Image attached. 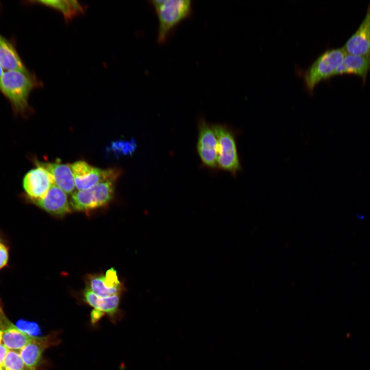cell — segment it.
<instances>
[{
  "instance_id": "6da1fadb",
  "label": "cell",
  "mask_w": 370,
  "mask_h": 370,
  "mask_svg": "<svg viewBox=\"0 0 370 370\" xmlns=\"http://www.w3.org/2000/svg\"><path fill=\"white\" fill-rule=\"evenodd\" d=\"M37 83L29 72L5 71L2 77L0 90L17 113L25 114L29 108V95Z\"/></svg>"
},
{
  "instance_id": "7a4b0ae2",
  "label": "cell",
  "mask_w": 370,
  "mask_h": 370,
  "mask_svg": "<svg viewBox=\"0 0 370 370\" xmlns=\"http://www.w3.org/2000/svg\"><path fill=\"white\" fill-rule=\"evenodd\" d=\"M158 20L157 40L165 41L176 26L193 11L190 0H151Z\"/></svg>"
},
{
  "instance_id": "3957f363",
  "label": "cell",
  "mask_w": 370,
  "mask_h": 370,
  "mask_svg": "<svg viewBox=\"0 0 370 370\" xmlns=\"http://www.w3.org/2000/svg\"><path fill=\"white\" fill-rule=\"evenodd\" d=\"M115 181H102L89 189L73 192L70 199L71 207L76 211H87L106 206L113 198Z\"/></svg>"
},
{
  "instance_id": "277c9868",
  "label": "cell",
  "mask_w": 370,
  "mask_h": 370,
  "mask_svg": "<svg viewBox=\"0 0 370 370\" xmlns=\"http://www.w3.org/2000/svg\"><path fill=\"white\" fill-rule=\"evenodd\" d=\"M218 140L217 166L235 176L242 170L234 132L226 125H212Z\"/></svg>"
},
{
  "instance_id": "5b68a950",
  "label": "cell",
  "mask_w": 370,
  "mask_h": 370,
  "mask_svg": "<svg viewBox=\"0 0 370 370\" xmlns=\"http://www.w3.org/2000/svg\"><path fill=\"white\" fill-rule=\"evenodd\" d=\"M346 53L342 48L328 49L320 55L304 74L306 88L312 91L321 81L334 76V73Z\"/></svg>"
},
{
  "instance_id": "8992f818",
  "label": "cell",
  "mask_w": 370,
  "mask_h": 370,
  "mask_svg": "<svg viewBox=\"0 0 370 370\" xmlns=\"http://www.w3.org/2000/svg\"><path fill=\"white\" fill-rule=\"evenodd\" d=\"M70 165L78 190L89 189L102 181L116 180L119 174L115 169H101L82 160Z\"/></svg>"
},
{
  "instance_id": "52a82bcc",
  "label": "cell",
  "mask_w": 370,
  "mask_h": 370,
  "mask_svg": "<svg viewBox=\"0 0 370 370\" xmlns=\"http://www.w3.org/2000/svg\"><path fill=\"white\" fill-rule=\"evenodd\" d=\"M35 167L27 172L22 180L25 197L32 202L43 197L54 184L52 177L39 161H35Z\"/></svg>"
},
{
  "instance_id": "ba28073f",
  "label": "cell",
  "mask_w": 370,
  "mask_h": 370,
  "mask_svg": "<svg viewBox=\"0 0 370 370\" xmlns=\"http://www.w3.org/2000/svg\"><path fill=\"white\" fill-rule=\"evenodd\" d=\"M197 149L205 165L212 169L217 166L218 140L212 125L203 119L198 122Z\"/></svg>"
},
{
  "instance_id": "9c48e42d",
  "label": "cell",
  "mask_w": 370,
  "mask_h": 370,
  "mask_svg": "<svg viewBox=\"0 0 370 370\" xmlns=\"http://www.w3.org/2000/svg\"><path fill=\"white\" fill-rule=\"evenodd\" d=\"M343 48L346 54L370 58V4L364 19Z\"/></svg>"
},
{
  "instance_id": "30bf717a",
  "label": "cell",
  "mask_w": 370,
  "mask_h": 370,
  "mask_svg": "<svg viewBox=\"0 0 370 370\" xmlns=\"http://www.w3.org/2000/svg\"><path fill=\"white\" fill-rule=\"evenodd\" d=\"M58 342L57 334L44 337H33L19 352L25 364L32 370H38L44 351Z\"/></svg>"
},
{
  "instance_id": "8fae6325",
  "label": "cell",
  "mask_w": 370,
  "mask_h": 370,
  "mask_svg": "<svg viewBox=\"0 0 370 370\" xmlns=\"http://www.w3.org/2000/svg\"><path fill=\"white\" fill-rule=\"evenodd\" d=\"M0 322L3 336L2 343L9 349L20 351L33 338L16 327L7 317L0 300Z\"/></svg>"
},
{
  "instance_id": "7c38bea8",
  "label": "cell",
  "mask_w": 370,
  "mask_h": 370,
  "mask_svg": "<svg viewBox=\"0 0 370 370\" xmlns=\"http://www.w3.org/2000/svg\"><path fill=\"white\" fill-rule=\"evenodd\" d=\"M32 203L46 212L56 216H62L71 212L67 194L55 184L51 186L43 197Z\"/></svg>"
},
{
  "instance_id": "4fadbf2b",
  "label": "cell",
  "mask_w": 370,
  "mask_h": 370,
  "mask_svg": "<svg viewBox=\"0 0 370 370\" xmlns=\"http://www.w3.org/2000/svg\"><path fill=\"white\" fill-rule=\"evenodd\" d=\"M89 286V289L102 298L119 294L123 288L117 272L113 268L108 269L105 275L90 276Z\"/></svg>"
},
{
  "instance_id": "5bb4252c",
  "label": "cell",
  "mask_w": 370,
  "mask_h": 370,
  "mask_svg": "<svg viewBox=\"0 0 370 370\" xmlns=\"http://www.w3.org/2000/svg\"><path fill=\"white\" fill-rule=\"evenodd\" d=\"M39 162L50 174L57 186L67 194L73 192L76 187L70 165L58 162Z\"/></svg>"
},
{
  "instance_id": "9a60e30c",
  "label": "cell",
  "mask_w": 370,
  "mask_h": 370,
  "mask_svg": "<svg viewBox=\"0 0 370 370\" xmlns=\"http://www.w3.org/2000/svg\"><path fill=\"white\" fill-rule=\"evenodd\" d=\"M370 70V58L346 54L336 68L334 76L354 75L360 77L365 83Z\"/></svg>"
},
{
  "instance_id": "2e32d148",
  "label": "cell",
  "mask_w": 370,
  "mask_h": 370,
  "mask_svg": "<svg viewBox=\"0 0 370 370\" xmlns=\"http://www.w3.org/2000/svg\"><path fill=\"white\" fill-rule=\"evenodd\" d=\"M0 64L6 71L28 72L12 44L1 35Z\"/></svg>"
},
{
  "instance_id": "e0dca14e",
  "label": "cell",
  "mask_w": 370,
  "mask_h": 370,
  "mask_svg": "<svg viewBox=\"0 0 370 370\" xmlns=\"http://www.w3.org/2000/svg\"><path fill=\"white\" fill-rule=\"evenodd\" d=\"M84 300L87 304L102 313L109 315L115 314L117 311L120 302V295L117 294L107 297H100L95 294L88 288L83 293Z\"/></svg>"
},
{
  "instance_id": "ac0fdd59",
  "label": "cell",
  "mask_w": 370,
  "mask_h": 370,
  "mask_svg": "<svg viewBox=\"0 0 370 370\" xmlns=\"http://www.w3.org/2000/svg\"><path fill=\"white\" fill-rule=\"evenodd\" d=\"M36 2L60 11L66 21L84 12L82 6L77 1H39Z\"/></svg>"
},
{
  "instance_id": "d6986e66",
  "label": "cell",
  "mask_w": 370,
  "mask_h": 370,
  "mask_svg": "<svg viewBox=\"0 0 370 370\" xmlns=\"http://www.w3.org/2000/svg\"><path fill=\"white\" fill-rule=\"evenodd\" d=\"M136 149V143L134 139L130 141L119 140L112 142L108 151L116 156H131Z\"/></svg>"
},
{
  "instance_id": "ffe728a7",
  "label": "cell",
  "mask_w": 370,
  "mask_h": 370,
  "mask_svg": "<svg viewBox=\"0 0 370 370\" xmlns=\"http://www.w3.org/2000/svg\"><path fill=\"white\" fill-rule=\"evenodd\" d=\"M2 367L4 370H32L25 364L18 351L11 350H8Z\"/></svg>"
},
{
  "instance_id": "44dd1931",
  "label": "cell",
  "mask_w": 370,
  "mask_h": 370,
  "mask_svg": "<svg viewBox=\"0 0 370 370\" xmlns=\"http://www.w3.org/2000/svg\"><path fill=\"white\" fill-rule=\"evenodd\" d=\"M8 260V248L5 245L3 244L0 247V270L7 266Z\"/></svg>"
},
{
  "instance_id": "7402d4cb",
  "label": "cell",
  "mask_w": 370,
  "mask_h": 370,
  "mask_svg": "<svg viewBox=\"0 0 370 370\" xmlns=\"http://www.w3.org/2000/svg\"><path fill=\"white\" fill-rule=\"evenodd\" d=\"M9 349L2 343H0V367H2Z\"/></svg>"
},
{
  "instance_id": "603a6c76",
  "label": "cell",
  "mask_w": 370,
  "mask_h": 370,
  "mask_svg": "<svg viewBox=\"0 0 370 370\" xmlns=\"http://www.w3.org/2000/svg\"><path fill=\"white\" fill-rule=\"evenodd\" d=\"M2 336H3V331L1 326V323L0 322V343L2 342Z\"/></svg>"
},
{
  "instance_id": "cb8c5ba5",
  "label": "cell",
  "mask_w": 370,
  "mask_h": 370,
  "mask_svg": "<svg viewBox=\"0 0 370 370\" xmlns=\"http://www.w3.org/2000/svg\"><path fill=\"white\" fill-rule=\"evenodd\" d=\"M3 70H4L3 68H2V66H1V64H0V84H1V79H2V77L3 75V73H4V71H3Z\"/></svg>"
},
{
  "instance_id": "d4e9b609",
  "label": "cell",
  "mask_w": 370,
  "mask_h": 370,
  "mask_svg": "<svg viewBox=\"0 0 370 370\" xmlns=\"http://www.w3.org/2000/svg\"><path fill=\"white\" fill-rule=\"evenodd\" d=\"M0 370H4V368H3V367H0Z\"/></svg>"
},
{
  "instance_id": "484cf974",
  "label": "cell",
  "mask_w": 370,
  "mask_h": 370,
  "mask_svg": "<svg viewBox=\"0 0 370 370\" xmlns=\"http://www.w3.org/2000/svg\"><path fill=\"white\" fill-rule=\"evenodd\" d=\"M2 244H3V243H2L0 242V247H1V246L2 245Z\"/></svg>"
}]
</instances>
